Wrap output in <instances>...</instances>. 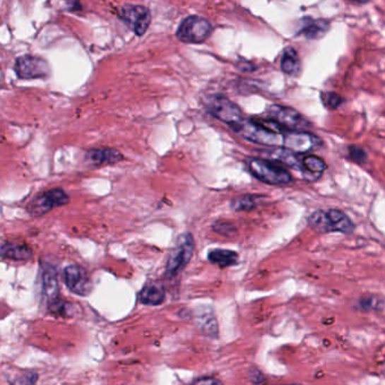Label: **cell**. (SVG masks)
I'll use <instances>...</instances> for the list:
<instances>
[{"instance_id":"cell-28","label":"cell","mask_w":385,"mask_h":385,"mask_svg":"<svg viewBox=\"0 0 385 385\" xmlns=\"http://www.w3.org/2000/svg\"><path fill=\"white\" fill-rule=\"evenodd\" d=\"M251 381L256 383V384H260V383L264 382V377H262L261 373L259 371H254L250 373Z\"/></svg>"},{"instance_id":"cell-4","label":"cell","mask_w":385,"mask_h":385,"mask_svg":"<svg viewBox=\"0 0 385 385\" xmlns=\"http://www.w3.org/2000/svg\"><path fill=\"white\" fill-rule=\"evenodd\" d=\"M194 251V239L191 233H184L177 237L174 248L172 249L167 262L165 275L171 278L180 273L191 260Z\"/></svg>"},{"instance_id":"cell-3","label":"cell","mask_w":385,"mask_h":385,"mask_svg":"<svg viewBox=\"0 0 385 385\" xmlns=\"http://www.w3.org/2000/svg\"><path fill=\"white\" fill-rule=\"evenodd\" d=\"M213 31L214 28L208 20L192 15V16L186 17L180 23L175 34H177V40L181 42L199 45V43L205 42L206 40H208Z\"/></svg>"},{"instance_id":"cell-15","label":"cell","mask_w":385,"mask_h":385,"mask_svg":"<svg viewBox=\"0 0 385 385\" xmlns=\"http://www.w3.org/2000/svg\"><path fill=\"white\" fill-rule=\"evenodd\" d=\"M268 156L273 160H277L279 163L285 164V165L290 166L292 169L300 170L303 172L304 177L309 181H314L318 177H312L309 175L303 166V158L301 155L296 154V153L290 152L286 148H276L273 150L268 152Z\"/></svg>"},{"instance_id":"cell-21","label":"cell","mask_w":385,"mask_h":385,"mask_svg":"<svg viewBox=\"0 0 385 385\" xmlns=\"http://www.w3.org/2000/svg\"><path fill=\"white\" fill-rule=\"evenodd\" d=\"M303 166L309 175L318 177V179L322 174V172L326 169V162L314 155L303 156Z\"/></svg>"},{"instance_id":"cell-29","label":"cell","mask_w":385,"mask_h":385,"mask_svg":"<svg viewBox=\"0 0 385 385\" xmlns=\"http://www.w3.org/2000/svg\"><path fill=\"white\" fill-rule=\"evenodd\" d=\"M288 385H300V384H288Z\"/></svg>"},{"instance_id":"cell-25","label":"cell","mask_w":385,"mask_h":385,"mask_svg":"<svg viewBox=\"0 0 385 385\" xmlns=\"http://www.w3.org/2000/svg\"><path fill=\"white\" fill-rule=\"evenodd\" d=\"M324 102L328 107H331V109H337L338 107H340L341 103H343V99L341 96L338 95L336 93H328L324 97Z\"/></svg>"},{"instance_id":"cell-5","label":"cell","mask_w":385,"mask_h":385,"mask_svg":"<svg viewBox=\"0 0 385 385\" xmlns=\"http://www.w3.org/2000/svg\"><path fill=\"white\" fill-rule=\"evenodd\" d=\"M248 167L251 174L258 180L268 184H287L292 181L290 172L279 165L262 158H250L248 160Z\"/></svg>"},{"instance_id":"cell-12","label":"cell","mask_w":385,"mask_h":385,"mask_svg":"<svg viewBox=\"0 0 385 385\" xmlns=\"http://www.w3.org/2000/svg\"><path fill=\"white\" fill-rule=\"evenodd\" d=\"M64 280L68 290L76 295L88 296L92 292V281L83 267L68 266L64 271Z\"/></svg>"},{"instance_id":"cell-22","label":"cell","mask_w":385,"mask_h":385,"mask_svg":"<svg viewBox=\"0 0 385 385\" xmlns=\"http://www.w3.org/2000/svg\"><path fill=\"white\" fill-rule=\"evenodd\" d=\"M39 375L34 371H17L15 374L8 375L7 380L11 385H34Z\"/></svg>"},{"instance_id":"cell-6","label":"cell","mask_w":385,"mask_h":385,"mask_svg":"<svg viewBox=\"0 0 385 385\" xmlns=\"http://www.w3.org/2000/svg\"><path fill=\"white\" fill-rule=\"evenodd\" d=\"M234 132H237V135L241 137L248 139L252 143H259V145H264V146H279L284 143V135L276 134V132L270 131L266 128L261 127L260 124L254 122L252 119L251 120H243L239 122L237 127H234Z\"/></svg>"},{"instance_id":"cell-26","label":"cell","mask_w":385,"mask_h":385,"mask_svg":"<svg viewBox=\"0 0 385 385\" xmlns=\"http://www.w3.org/2000/svg\"><path fill=\"white\" fill-rule=\"evenodd\" d=\"M350 158H352L353 160H356V162H358V163H363V162H365L367 155H366V153L364 152L363 149L358 148V147L356 146H352L350 147Z\"/></svg>"},{"instance_id":"cell-1","label":"cell","mask_w":385,"mask_h":385,"mask_svg":"<svg viewBox=\"0 0 385 385\" xmlns=\"http://www.w3.org/2000/svg\"><path fill=\"white\" fill-rule=\"evenodd\" d=\"M309 225L319 232H340L352 233L355 225L345 213L338 209L318 211L309 217Z\"/></svg>"},{"instance_id":"cell-7","label":"cell","mask_w":385,"mask_h":385,"mask_svg":"<svg viewBox=\"0 0 385 385\" xmlns=\"http://www.w3.org/2000/svg\"><path fill=\"white\" fill-rule=\"evenodd\" d=\"M69 203H71V198L64 189H50L34 198L28 205V211L31 216L41 217L48 214L52 209L62 207Z\"/></svg>"},{"instance_id":"cell-13","label":"cell","mask_w":385,"mask_h":385,"mask_svg":"<svg viewBox=\"0 0 385 385\" xmlns=\"http://www.w3.org/2000/svg\"><path fill=\"white\" fill-rule=\"evenodd\" d=\"M86 162L93 166L112 165L124 160V155L116 148L88 149L85 155Z\"/></svg>"},{"instance_id":"cell-2","label":"cell","mask_w":385,"mask_h":385,"mask_svg":"<svg viewBox=\"0 0 385 385\" xmlns=\"http://www.w3.org/2000/svg\"><path fill=\"white\" fill-rule=\"evenodd\" d=\"M206 110L217 120L227 124L233 129L244 120L243 113L234 102L223 95H211L205 100Z\"/></svg>"},{"instance_id":"cell-11","label":"cell","mask_w":385,"mask_h":385,"mask_svg":"<svg viewBox=\"0 0 385 385\" xmlns=\"http://www.w3.org/2000/svg\"><path fill=\"white\" fill-rule=\"evenodd\" d=\"M283 146L296 154L312 152L321 146V141L307 131H288L284 135Z\"/></svg>"},{"instance_id":"cell-27","label":"cell","mask_w":385,"mask_h":385,"mask_svg":"<svg viewBox=\"0 0 385 385\" xmlns=\"http://www.w3.org/2000/svg\"><path fill=\"white\" fill-rule=\"evenodd\" d=\"M192 385H223V383L215 377H201L199 380L194 381Z\"/></svg>"},{"instance_id":"cell-9","label":"cell","mask_w":385,"mask_h":385,"mask_svg":"<svg viewBox=\"0 0 385 385\" xmlns=\"http://www.w3.org/2000/svg\"><path fill=\"white\" fill-rule=\"evenodd\" d=\"M16 76L20 79L45 78L50 75V67L42 57L24 54L17 58L14 66Z\"/></svg>"},{"instance_id":"cell-17","label":"cell","mask_w":385,"mask_h":385,"mask_svg":"<svg viewBox=\"0 0 385 385\" xmlns=\"http://www.w3.org/2000/svg\"><path fill=\"white\" fill-rule=\"evenodd\" d=\"M328 31H329V23L324 20H312V18L304 20L300 28V33L311 40L320 39Z\"/></svg>"},{"instance_id":"cell-18","label":"cell","mask_w":385,"mask_h":385,"mask_svg":"<svg viewBox=\"0 0 385 385\" xmlns=\"http://www.w3.org/2000/svg\"><path fill=\"white\" fill-rule=\"evenodd\" d=\"M165 300V290L162 285L149 284L143 287L139 294V301L146 305H160Z\"/></svg>"},{"instance_id":"cell-20","label":"cell","mask_w":385,"mask_h":385,"mask_svg":"<svg viewBox=\"0 0 385 385\" xmlns=\"http://www.w3.org/2000/svg\"><path fill=\"white\" fill-rule=\"evenodd\" d=\"M208 260L211 263L217 264L220 268L231 267L237 263L239 256L234 251L216 249L209 252Z\"/></svg>"},{"instance_id":"cell-16","label":"cell","mask_w":385,"mask_h":385,"mask_svg":"<svg viewBox=\"0 0 385 385\" xmlns=\"http://www.w3.org/2000/svg\"><path fill=\"white\" fill-rule=\"evenodd\" d=\"M1 256L17 261H25L33 256V251L20 243L5 242L1 245Z\"/></svg>"},{"instance_id":"cell-10","label":"cell","mask_w":385,"mask_h":385,"mask_svg":"<svg viewBox=\"0 0 385 385\" xmlns=\"http://www.w3.org/2000/svg\"><path fill=\"white\" fill-rule=\"evenodd\" d=\"M268 114L269 118L277 122L283 129L288 130V131H304L309 129L311 126L307 119L290 107H280L277 105H271L268 109Z\"/></svg>"},{"instance_id":"cell-14","label":"cell","mask_w":385,"mask_h":385,"mask_svg":"<svg viewBox=\"0 0 385 385\" xmlns=\"http://www.w3.org/2000/svg\"><path fill=\"white\" fill-rule=\"evenodd\" d=\"M41 285H42V294L48 304L58 300L59 294V284H58V276L54 266L49 263H43L41 267Z\"/></svg>"},{"instance_id":"cell-24","label":"cell","mask_w":385,"mask_h":385,"mask_svg":"<svg viewBox=\"0 0 385 385\" xmlns=\"http://www.w3.org/2000/svg\"><path fill=\"white\" fill-rule=\"evenodd\" d=\"M215 232L217 233L222 234V235H231L235 232V227L232 224H228V223H217L214 225Z\"/></svg>"},{"instance_id":"cell-19","label":"cell","mask_w":385,"mask_h":385,"mask_svg":"<svg viewBox=\"0 0 385 385\" xmlns=\"http://www.w3.org/2000/svg\"><path fill=\"white\" fill-rule=\"evenodd\" d=\"M280 68L281 71L287 75H296L300 73L301 61H300L295 49L290 48V47L285 49L283 56H281Z\"/></svg>"},{"instance_id":"cell-23","label":"cell","mask_w":385,"mask_h":385,"mask_svg":"<svg viewBox=\"0 0 385 385\" xmlns=\"http://www.w3.org/2000/svg\"><path fill=\"white\" fill-rule=\"evenodd\" d=\"M256 203H258V197H256V196L245 194V196L235 198V199L232 201L231 206L233 211H248L256 208Z\"/></svg>"},{"instance_id":"cell-8","label":"cell","mask_w":385,"mask_h":385,"mask_svg":"<svg viewBox=\"0 0 385 385\" xmlns=\"http://www.w3.org/2000/svg\"><path fill=\"white\" fill-rule=\"evenodd\" d=\"M120 20L131 30L137 37H143L152 23V14L143 5L124 4L118 11Z\"/></svg>"}]
</instances>
